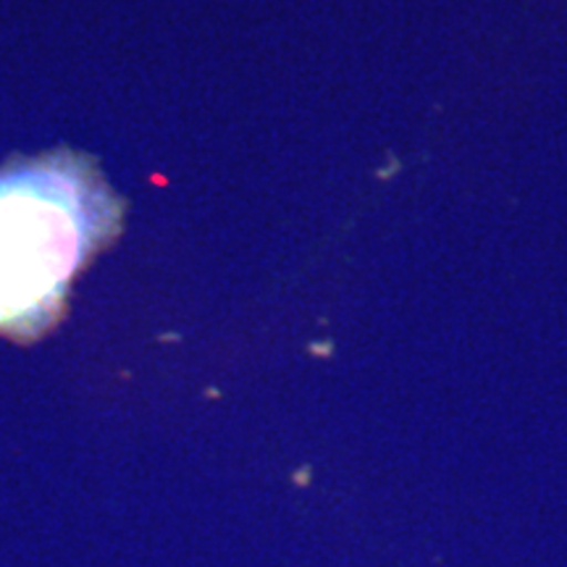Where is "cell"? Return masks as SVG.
Returning <instances> with one entry per match:
<instances>
[{
  "label": "cell",
  "mask_w": 567,
  "mask_h": 567,
  "mask_svg": "<svg viewBox=\"0 0 567 567\" xmlns=\"http://www.w3.org/2000/svg\"><path fill=\"white\" fill-rule=\"evenodd\" d=\"M80 187L51 172L0 179V329L51 310L90 245Z\"/></svg>",
  "instance_id": "cell-1"
}]
</instances>
